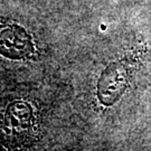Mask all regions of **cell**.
I'll list each match as a JSON object with an SVG mask.
<instances>
[{"label": "cell", "mask_w": 151, "mask_h": 151, "mask_svg": "<svg viewBox=\"0 0 151 151\" xmlns=\"http://www.w3.org/2000/svg\"><path fill=\"white\" fill-rule=\"evenodd\" d=\"M127 68L122 64H112L103 72L97 84V97L104 105L114 103L124 90Z\"/></svg>", "instance_id": "3"}, {"label": "cell", "mask_w": 151, "mask_h": 151, "mask_svg": "<svg viewBox=\"0 0 151 151\" xmlns=\"http://www.w3.org/2000/svg\"><path fill=\"white\" fill-rule=\"evenodd\" d=\"M35 52L32 37L25 28L12 20L0 18V55L22 60L32 58Z\"/></svg>", "instance_id": "1"}, {"label": "cell", "mask_w": 151, "mask_h": 151, "mask_svg": "<svg viewBox=\"0 0 151 151\" xmlns=\"http://www.w3.org/2000/svg\"><path fill=\"white\" fill-rule=\"evenodd\" d=\"M35 123V112L32 104L24 100L11 102L6 110L2 131L7 138L15 141L26 139Z\"/></svg>", "instance_id": "2"}]
</instances>
